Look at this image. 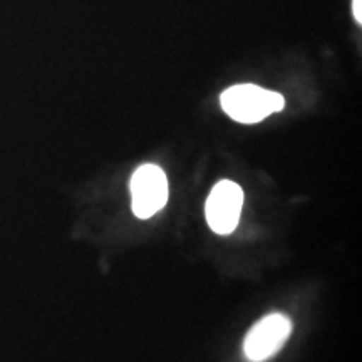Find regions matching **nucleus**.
I'll return each mask as SVG.
<instances>
[{
  "label": "nucleus",
  "mask_w": 362,
  "mask_h": 362,
  "mask_svg": "<svg viewBox=\"0 0 362 362\" xmlns=\"http://www.w3.org/2000/svg\"><path fill=\"white\" fill-rule=\"evenodd\" d=\"M223 111L232 119L243 124H255L274 112L284 110L282 94L255 84H237L223 90L220 96Z\"/></svg>",
  "instance_id": "obj_1"
},
{
  "label": "nucleus",
  "mask_w": 362,
  "mask_h": 362,
  "mask_svg": "<svg viewBox=\"0 0 362 362\" xmlns=\"http://www.w3.org/2000/svg\"><path fill=\"white\" fill-rule=\"evenodd\" d=\"M131 202L133 214L138 218L146 220L156 215L166 205L170 197L168 178L158 165H141L131 178Z\"/></svg>",
  "instance_id": "obj_2"
},
{
  "label": "nucleus",
  "mask_w": 362,
  "mask_h": 362,
  "mask_svg": "<svg viewBox=\"0 0 362 362\" xmlns=\"http://www.w3.org/2000/svg\"><path fill=\"white\" fill-rule=\"evenodd\" d=\"M292 334V322L284 314H269L259 320L243 342L245 357L252 362H264L282 349Z\"/></svg>",
  "instance_id": "obj_3"
},
{
  "label": "nucleus",
  "mask_w": 362,
  "mask_h": 362,
  "mask_svg": "<svg viewBox=\"0 0 362 362\" xmlns=\"http://www.w3.org/2000/svg\"><path fill=\"white\" fill-rule=\"evenodd\" d=\"M243 206V189L230 180L216 183L205 205L206 221L218 235H228L237 228Z\"/></svg>",
  "instance_id": "obj_4"
},
{
  "label": "nucleus",
  "mask_w": 362,
  "mask_h": 362,
  "mask_svg": "<svg viewBox=\"0 0 362 362\" xmlns=\"http://www.w3.org/2000/svg\"><path fill=\"white\" fill-rule=\"evenodd\" d=\"M352 12H354V19L362 22V0H352Z\"/></svg>",
  "instance_id": "obj_5"
}]
</instances>
